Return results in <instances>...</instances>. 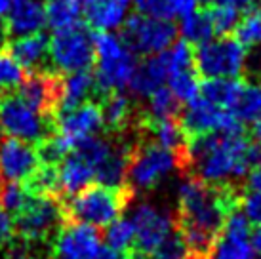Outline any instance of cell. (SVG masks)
Here are the masks:
<instances>
[{
	"label": "cell",
	"mask_w": 261,
	"mask_h": 259,
	"mask_svg": "<svg viewBox=\"0 0 261 259\" xmlns=\"http://www.w3.org/2000/svg\"><path fill=\"white\" fill-rule=\"evenodd\" d=\"M130 151L124 143H115L111 152L95 168V181L107 187H124L128 173Z\"/></svg>",
	"instance_id": "cb8c5ba5"
},
{
	"label": "cell",
	"mask_w": 261,
	"mask_h": 259,
	"mask_svg": "<svg viewBox=\"0 0 261 259\" xmlns=\"http://www.w3.org/2000/svg\"><path fill=\"white\" fill-rule=\"evenodd\" d=\"M19 90L15 94L19 95L25 103L40 111L42 115L54 116L58 115L59 109V90H61V76L56 72L35 71L31 76H25Z\"/></svg>",
	"instance_id": "e0dca14e"
},
{
	"label": "cell",
	"mask_w": 261,
	"mask_h": 259,
	"mask_svg": "<svg viewBox=\"0 0 261 259\" xmlns=\"http://www.w3.org/2000/svg\"><path fill=\"white\" fill-rule=\"evenodd\" d=\"M242 88H244V82H240L239 79H204V82H200L198 94L216 103L218 107L234 113Z\"/></svg>",
	"instance_id": "d4e9b609"
},
{
	"label": "cell",
	"mask_w": 261,
	"mask_h": 259,
	"mask_svg": "<svg viewBox=\"0 0 261 259\" xmlns=\"http://www.w3.org/2000/svg\"><path fill=\"white\" fill-rule=\"evenodd\" d=\"M124 42L139 56H154L168 50L177 38V27L172 19L145 14L130 15L122 25Z\"/></svg>",
	"instance_id": "30bf717a"
},
{
	"label": "cell",
	"mask_w": 261,
	"mask_h": 259,
	"mask_svg": "<svg viewBox=\"0 0 261 259\" xmlns=\"http://www.w3.org/2000/svg\"><path fill=\"white\" fill-rule=\"evenodd\" d=\"M187 242L179 230H174L166 240H162L145 259H189Z\"/></svg>",
	"instance_id": "e575fe53"
},
{
	"label": "cell",
	"mask_w": 261,
	"mask_h": 259,
	"mask_svg": "<svg viewBox=\"0 0 261 259\" xmlns=\"http://www.w3.org/2000/svg\"><path fill=\"white\" fill-rule=\"evenodd\" d=\"M214 6H225L231 8V10H237V12H244L248 8L254 4V0H212Z\"/></svg>",
	"instance_id": "7bdbcfd3"
},
{
	"label": "cell",
	"mask_w": 261,
	"mask_h": 259,
	"mask_svg": "<svg viewBox=\"0 0 261 259\" xmlns=\"http://www.w3.org/2000/svg\"><path fill=\"white\" fill-rule=\"evenodd\" d=\"M126 202L128 194L124 187H107L95 183L71 196V200L65 204V216L73 221L101 229L120 217Z\"/></svg>",
	"instance_id": "277c9868"
},
{
	"label": "cell",
	"mask_w": 261,
	"mask_h": 259,
	"mask_svg": "<svg viewBox=\"0 0 261 259\" xmlns=\"http://www.w3.org/2000/svg\"><path fill=\"white\" fill-rule=\"evenodd\" d=\"M40 164L38 151L31 143L0 137V183H27Z\"/></svg>",
	"instance_id": "5bb4252c"
},
{
	"label": "cell",
	"mask_w": 261,
	"mask_h": 259,
	"mask_svg": "<svg viewBox=\"0 0 261 259\" xmlns=\"http://www.w3.org/2000/svg\"><path fill=\"white\" fill-rule=\"evenodd\" d=\"M151 136L156 145L177 151L179 147L185 145L187 132L183 130L181 124L175 122L174 118H162V120H151Z\"/></svg>",
	"instance_id": "f546056e"
},
{
	"label": "cell",
	"mask_w": 261,
	"mask_h": 259,
	"mask_svg": "<svg viewBox=\"0 0 261 259\" xmlns=\"http://www.w3.org/2000/svg\"><path fill=\"white\" fill-rule=\"evenodd\" d=\"M122 2H126V4H128V2H132V0H122Z\"/></svg>",
	"instance_id": "681fc988"
},
{
	"label": "cell",
	"mask_w": 261,
	"mask_h": 259,
	"mask_svg": "<svg viewBox=\"0 0 261 259\" xmlns=\"http://www.w3.org/2000/svg\"><path fill=\"white\" fill-rule=\"evenodd\" d=\"M257 2H259V6H261V0H257Z\"/></svg>",
	"instance_id": "f907efd6"
},
{
	"label": "cell",
	"mask_w": 261,
	"mask_h": 259,
	"mask_svg": "<svg viewBox=\"0 0 261 259\" xmlns=\"http://www.w3.org/2000/svg\"><path fill=\"white\" fill-rule=\"evenodd\" d=\"M6 44H8V27L6 23H4V19L0 17V51L6 48Z\"/></svg>",
	"instance_id": "7dc6e473"
},
{
	"label": "cell",
	"mask_w": 261,
	"mask_h": 259,
	"mask_svg": "<svg viewBox=\"0 0 261 259\" xmlns=\"http://www.w3.org/2000/svg\"><path fill=\"white\" fill-rule=\"evenodd\" d=\"M101 113L103 126L118 132L130 124L134 107H132V101L128 95H124L122 92H113V94H107V97L103 101Z\"/></svg>",
	"instance_id": "4316f807"
},
{
	"label": "cell",
	"mask_w": 261,
	"mask_h": 259,
	"mask_svg": "<svg viewBox=\"0 0 261 259\" xmlns=\"http://www.w3.org/2000/svg\"><path fill=\"white\" fill-rule=\"evenodd\" d=\"M183 130L191 136L200 134H242V122L232 111L218 107L198 94L191 101L181 118Z\"/></svg>",
	"instance_id": "8fae6325"
},
{
	"label": "cell",
	"mask_w": 261,
	"mask_h": 259,
	"mask_svg": "<svg viewBox=\"0 0 261 259\" xmlns=\"http://www.w3.org/2000/svg\"><path fill=\"white\" fill-rule=\"evenodd\" d=\"M240 212L250 223L261 225V191L248 189V193L240 200Z\"/></svg>",
	"instance_id": "74e56055"
},
{
	"label": "cell",
	"mask_w": 261,
	"mask_h": 259,
	"mask_svg": "<svg viewBox=\"0 0 261 259\" xmlns=\"http://www.w3.org/2000/svg\"><path fill=\"white\" fill-rule=\"evenodd\" d=\"M250 221L242 212H229L221 232L212 244V259H255L250 242Z\"/></svg>",
	"instance_id": "2e32d148"
},
{
	"label": "cell",
	"mask_w": 261,
	"mask_h": 259,
	"mask_svg": "<svg viewBox=\"0 0 261 259\" xmlns=\"http://www.w3.org/2000/svg\"><path fill=\"white\" fill-rule=\"evenodd\" d=\"M168 79V63L164 51L147 56L143 63H138V69L134 72L130 82V92L138 97L145 99L147 95H151L154 90L166 86Z\"/></svg>",
	"instance_id": "ffe728a7"
},
{
	"label": "cell",
	"mask_w": 261,
	"mask_h": 259,
	"mask_svg": "<svg viewBox=\"0 0 261 259\" xmlns=\"http://www.w3.org/2000/svg\"><path fill=\"white\" fill-rule=\"evenodd\" d=\"M25 80V69L10 51H0V92H10Z\"/></svg>",
	"instance_id": "d590c367"
},
{
	"label": "cell",
	"mask_w": 261,
	"mask_h": 259,
	"mask_svg": "<svg viewBox=\"0 0 261 259\" xmlns=\"http://www.w3.org/2000/svg\"><path fill=\"white\" fill-rule=\"evenodd\" d=\"M177 33H181L185 42L195 44V46L208 42V40H212V38L216 36L208 10H204V12L195 10L193 14L181 17V23H179Z\"/></svg>",
	"instance_id": "83f0119b"
},
{
	"label": "cell",
	"mask_w": 261,
	"mask_h": 259,
	"mask_svg": "<svg viewBox=\"0 0 261 259\" xmlns=\"http://www.w3.org/2000/svg\"><path fill=\"white\" fill-rule=\"evenodd\" d=\"M179 159L172 149H164L156 143L141 145L130 152L126 181L134 191L145 193L159 187L162 181L170 177L177 170Z\"/></svg>",
	"instance_id": "ba28073f"
},
{
	"label": "cell",
	"mask_w": 261,
	"mask_h": 259,
	"mask_svg": "<svg viewBox=\"0 0 261 259\" xmlns=\"http://www.w3.org/2000/svg\"><path fill=\"white\" fill-rule=\"evenodd\" d=\"M82 15L95 31L115 33L128 19V4L122 0H84Z\"/></svg>",
	"instance_id": "d6986e66"
},
{
	"label": "cell",
	"mask_w": 261,
	"mask_h": 259,
	"mask_svg": "<svg viewBox=\"0 0 261 259\" xmlns=\"http://www.w3.org/2000/svg\"><path fill=\"white\" fill-rule=\"evenodd\" d=\"M248 65V50L239 38L214 36L195 50L196 72L204 79H239Z\"/></svg>",
	"instance_id": "5b68a950"
},
{
	"label": "cell",
	"mask_w": 261,
	"mask_h": 259,
	"mask_svg": "<svg viewBox=\"0 0 261 259\" xmlns=\"http://www.w3.org/2000/svg\"><path fill=\"white\" fill-rule=\"evenodd\" d=\"M246 183H248V189H252V191H261V152L257 154V160L252 164V168L248 170Z\"/></svg>",
	"instance_id": "b9f144b4"
},
{
	"label": "cell",
	"mask_w": 261,
	"mask_h": 259,
	"mask_svg": "<svg viewBox=\"0 0 261 259\" xmlns=\"http://www.w3.org/2000/svg\"><path fill=\"white\" fill-rule=\"evenodd\" d=\"M58 193L74 196L86 187L94 185L95 168L79 151L67 152L58 164Z\"/></svg>",
	"instance_id": "ac0fdd59"
},
{
	"label": "cell",
	"mask_w": 261,
	"mask_h": 259,
	"mask_svg": "<svg viewBox=\"0 0 261 259\" xmlns=\"http://www.w3.org/2000/svg\"><path fill=\"white\" fill-rule=\"evenodd\" d=\"M134 4H136V8H138V14L152 15V17H166V19H170L166 0H134Z\"/></svg>",
	"instance_id": "f35d334b"
},
{
	"label": "cell",
	"mask_w": 261,
	"mask_h": 259,
	"mask_svg": "<svg viewBox=\"0 0 261 259\" xmlns=\"http://www.w3.org/2000/svg\"><path fill=\"white\" fill-rule=\"evenodd\" d=\"M15 237V219L12 214L0 208V250H4Z\"/></svg>",
	"instance_id": "ab89813d"
},
{
	"label": "cell",
	"mask_w": 261,
	"mask_h": 259,
	"mask_svg": "<svg viewBox=\"0 0 261 259\" xmlns=\"http://www.w3.org/2000/svg\"><path fill=\"white\" fill-rule=\"evenodd\" d=\"M234 115L240 122L252 124L261 118V80L248 82L242 88V94L239 97V103L234 107Z\"/></svg>",
	"instance_id": "1f68e13d"
},
{
	"label": "cell",
	"mask_w": 261,
	"mask_h": 259,
	"mask_svg": "<svg viewBox=\"0 0 261 259\" xmlns=\"http://www.w3.org/2000/svg\"><path fill=\"white\" fill-rule=\"evenodd\" d=\"M54 130V118L42 115L31 107L17 94L4 92L0 95V132L2 136L15 137L27 143L40 145L50 137Z\"/></svg>",
	"instance_id": "8992f818"
},
{
	"label": "cell",
	"mask_w": 261,
	"mask_h": 259,
	"mask_svg": "<svg viewBox=\"0 0 261 259\" xmlns=\"http://www.w3.org/2000/svg\"><path fill=\"white\" fill-rule=\"evenodd\" d=\"M8 35L12 36H27L37 35L46 27V12L44 4L38 0H21L17 2L10 14H8Z\"/></svg>",
	"instance_id": "44dd1931"
},
{
	"label": "cell",
	"mask_w": 261,
	"mask_h": 259,
	"mask_svg": "<svg viewBox=\"0 0 261 259\" xmlns=\"http://www.w3.org/2000/svg\"><path fill=\"white\" fill-rule=\"evenodd\" d=\"M181 232L193 253H208L216 242L225 217L231 212L229 194L219 193L204 181L191 177L177 187Z\"/></svg>",
	"instance_id": "7a4b0ae2"
},
{
	"label": "cell",
	"mask_w": 261,
	"mask_h": 259,
	"mask_svg": "<svg viewBox=\"0 0 261 259\" xmlns=\"http://www.w3.org/2000/svg\"><path fill=\"white\" fill-rule=\"evenodd\" d=\"M252 137H254V141L257 143V147H261V118L252 122Z\"/></svg>",
	"instance_id": "c3c4849f"
},
{
	"label": "cell",
	"mask_w": 261,
	"mask_h": 259,
	"mask_svg": "<svg viewBox=\"0 0 261 259\" xmlns=\"http://www.w3.org/2000/svg\"><path fill=\"white\" fill-rule=\"evenodd\" d=\"M168 63L166 88L179 99V103H187L198 95L200 80L195 67V50L185 40H175L168 50H164Z\"/></svg>",
	"instance_id": "4fadbf2b"
},
{
	"label": "cell",
	"mask_w": 261,
	"mask_h": 259,
	"mask_svg": "<svg viewBox=\"0 0 261 259\" xmlns=\"http://www.w3.org/2000/svg\"><path fill=\"white\" fill-rule=\"evenodd\" d=\"M29 196L31 191L25 183H0V208L12 216L21 212Z\"/></svg>",
	"instance_id": "836d02e7"
},
{
	"label": "cell",
	"mask_w": 261,
	"mask_h": 259,
	"mask_svg": "<svg viewBox=\"0 0 261 259\" xmlns=\"http://www.w3.org/2000/svg\"><path fill=\"white\" fill-rule=\"evenodd\" d=\"M145 101V113L149 116V120L174 118L177 115V111H179V99L166 86L154 90L151 95H147Z\"/></svg>",
	"instance_id": "4dcf8cb0"
},
{
	"label": "cell",
	"mask_w": 261,
	"mask_h": 259,
	"mask_svg": "<svg viewBox=\"0 0 261 259\" xmlns=\"http://www.w3.org/2000/svg\"><path fill=\"white\" fill-rule=\"evenodd\" d=\"M65 219V206L54 194H33L15 214V232L25 242H44L56 237Z\"/></svg>",
	"instance_id": "52a82bcc"
},
{
	"label": "cell",
	"mask_w": 261,
	"mask_h": 259,
	"mask_svg": "<svg viewBox=\"0 0 261 259\" xmlns=\"http://www.w3.org/2000/svg\"><path fill=\"white\" fill-rule=\"evenodd\" d=\"M208 14H210L216 36H227L229 33L237 31V25L240 21V12L225 6H214L208 10Z\"/></svg>",
	"instance_id": "8d00e7d4"
},
{
	"label": "cell",
	"mask_w": 261,
	"mask_h": 259,
	"mask_svg": "<svg viewBox=\"0 0 261 259\" xmlns=\"http://www.w3.org/2000/svg\"><path fill=\"white\" fill-rule=\"evenodd\" d=\"M101 248L99 229L86 223L61 225L54 237L51 259H94Z\"/></svg>",
	"instance_id": "9a60e30c"
},
{
	"label": "cell",
	"mask_w": 261,
	"mask_h": 259,
	"mask_svg": "<svg viewBox=\"0 0 261 259\" xmlns=\"http://www.w3.org/2000/svg\"><path fill=\"white\" fill-rule=\"evenodd\" d=\"M17 2H21V0H0V17L10 14V10H12Z\"/></svg>",
	"instance_id": "bcb514c9"
},
{
	"label": "cell",
	"mask_w": 261,
	"mask_h": 259,
	"mask_svg": "<svg viewBox=\"0 0 261 259\" xmlns=\"http://www.w3.org/2000/svg\"><path fill=\"white\" fill-rule=\"evenodd\" d=\"M132 221L136 225V250L143 259L175 230L170 210L152 202L136 204L132 210Z\"/></svg>",
	"instance_id": "7c38bea8"
},
{
	"label": "cell",
	"mask_w": 261,
	"mask_h": 259,
	"mask_svg": "<svg viewBox=\"0 0 261 259\" xmlns=\"http://www.w3.org/2000/svg\"><path fill=\"white\" fill-rule=\"evenodd\" d=\"M105 246L120 253L136 248V225L132 217H116L113 223L105 227Z\"/></svg>",
	"instance_id": "f1b7e54d"
},
{
	"label": "cell",
	"mask_w": 261,
	"mask_h": 259,
	"mask_svg": "<svg viewBox=\"0 0 261 259\" xmlns=\"http://www.w3.org/2000/svg\"><path fill=\"white\" fill-rule=\"evenodd\" d=\"M95 90V79L92 71H80L65 74V79H61V90H59V109L69 111L76 107L80 103L88 101V97L94 94Z\"/></svg>",
	"instance_id": "603a6c76"
},
{
	"label": "cell",
	"mask_w": 261,
	"mask_h": 259,
	"mask_svg": "<svg viewBox=\"0 0 261 259\" xmlns=\"http://www.w3.org/2000/svg\"><path fill=\"white\" fill-rule=\"evenodd\" d=\"M202 0H166L168 4V14H170V19L172 17H185V15L193 14L195 10H198Z\"/></svg>",
	"instance_id": "60d3db41"
},
{
	"label": "cell",
	"mask_w": 261,
	"mask_h": 259,
	"mask_svg": "<svg viewBox=\"0 0 261 259\" xmlns=\"http://www.w3.org/2000/svg\"><path fill=\"white\" fill-rule=\"evenodd\" d=\"M94 79L101 94L124 92L130 86L132 76L138 69V59L122 36L107 31H95L94 35Z\"/></svg>",
	"instance_id": "3957f363"
},
{
	"label": "cell",
	"mask_w": 261,
	"mask_h": 259,
	"mask_svg": "<svg viewBox=\"0 0 261 259\" xmlns=\"http://www.w3.org/2000/svg\"><path fill=\"white\" fill-rule=\"evenodd\" d=\"M48 51H50V38L40 33L17 36L10 44V54L23 69H29V71H42L44 61L48 59Z\"/></svg>",
	"instance_id": "7402d4cb"
},
{
	"label": "cell",
	"mask_w": 261,
	"mask_h": 259,
	"mask_svg": "<svg viewBox=\"0 0 261 259\" xmlns=\"http://www.w3.org/2000/svg\"><path fill=\"white\" fill-rule=\"evenodd\" d=\"M237 38L246 48H261V6L240 17L237 25Z\"/></svg>",
	"instance_id": "d6a6232c"
},
{
	"label": "cell",
	"mask_w": 261,
	"mask_h": 259,
	"mask_svg": "<svg viewBox=\"0 0 261 259\" xmlns=\"http://www.w3.org/2000/svg\"><path fill=\"white\" fill-rule=\"evenodd\" d=\"M259 149L242 134H200L187 143V164L196 179L225 187L246 177Z\"/></svg>",
	"instance_id": "6da1fadb"
},
{
	"label": "cell",
	"mask_w": 261,
	"mask_h": 259,
	"mask_svg": "<svg viewBox=\"0 0 261 259\" xmlns=\"http://www.w3.org/2000/svg\"><path fill=\"white\" fill-rule=\"evenodd\" d=\"M250 242L255 255H261V225H255V229L250 230Z\"/></svg>",
	"instance_id": "f6af8a7d"
},
{
	"label": "cell",
	"mask_w": 261,
	"mask_h": 259,
	"mask_svg": "<svg viewBox=\"0 0 261 259\" xmlns=\"http://www.w3.org/2000/svg\"><path fill=\"white\" fill-rule=\"evenodd\" d=\"M94 259H126V257H124V253L116 252V250H113L109 246H101L99 252L95 253Z\"/></svg>",
	"instance_id": "ee69618b"
},
{
	"label": "cell",
	"mask_w": 261,
	"mask_h": 259,
	"mask_svg": "<svg viewBox=\"0 0 261 259\" xmlns=\"http://www.w3.org/2000/svg\"><path fill=\"white\" fill-rule=\"evenodd\" d=\"M44 12L46 25H50L54 31L67 29L80 23L84 14V0H46Z\"/></svg>",
	"instance_id": "484cf974"
},
{
	"label": "cell",
	"mask_w": 261,
	"mask_h": 259,
	"mask_svg": "<svg viewBox=\"0 0 261 259\" xmlns=\"http://www.w3.org/2000/svg\"><path fill=\"white\" fill-rule=\"evenodd\" d=\"M48 58L51 59L56 71L61 74L90 71L95 59L94 35L84 29L80 23L56 31V35L50 38Z\"/></svg>",
	"instance_id": "9c48e42d"
}]
</instances>
